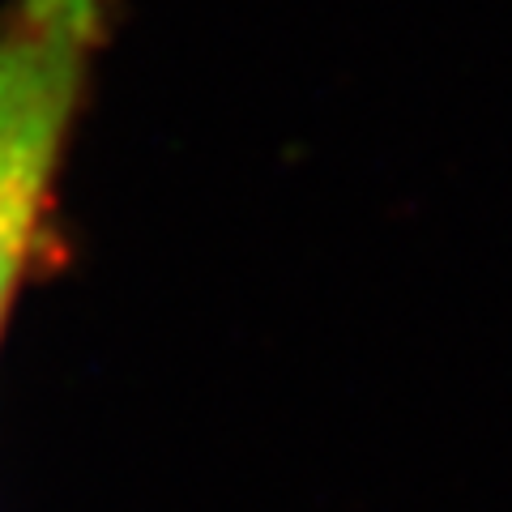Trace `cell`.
<instances>
[{
  "instance_id": "6da1fadb",
  "label": "cell",
  "mask_w": 512,
  "mask_h": 512,
  "mask_svg": "<svg viewBox=\"0 0 512 512\" xmlns=\"http://www.w3.org/2000/svg\"><path fill=\"white\" fill-rule=\"evenodd\" d=\"M107 0H9L0 13V325L30 265Z\"/></svg>"
}]
</instances>
